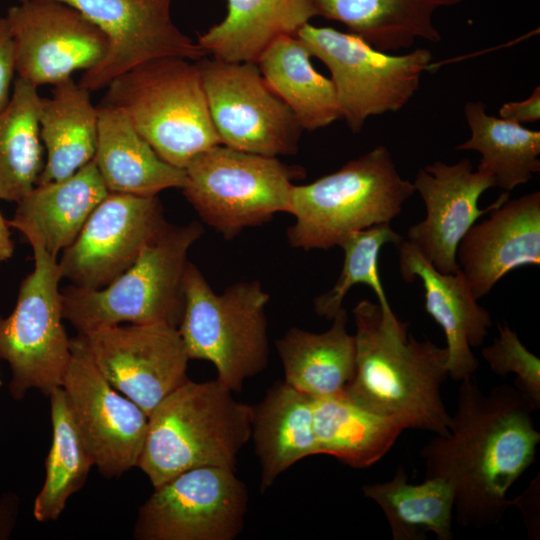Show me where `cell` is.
<instances>
[{"mask_svg": "<svg viewBox=\"0 0 540 540\" xmlns=\"http://www.w3.org/2000/svg\"><path fill=\"white\" fill-rule=\"evenodd\" d=\"M529 400L509 383L487 394L472 377L461 381L449 433L420 452L425 478H441L454 493L453 517L463 527L496 525L513 500L507 493L535 461L540 433Z\"/></svg>", "mask_w": 540, "mask_h": 540, "instance_id": "1", "label": "cell"}, {"mask_svg": "<svg viewBox=\"0 0 540 540\" xmlns=\"http://www.w3.org/2000/svg\"><path fill=\"white\" fill-rule=\"evenodd\" d=\"M356 364L343 393L354 403L407 428L449 433L442 398L447 350L409 333V322L361 300L353 309Z\"/></svg>", "mask_w": 540, "mask_h": 540, "instance_id": "2", "label": "cell"}, {"mask_svg": "<svg viewBox=\"0 0 540 540\" xmlns=\"http://www.w3.org/2000/svg\"><path fill=\"white\" fill-rule=\"evenodd\" d=\"M252 406L236 400L217 380L190 379L166 396L148 416L137 467L157 487L198 467L235 470L251 439Z\"/></svg>", "mask_w": 540, "mask_h": 540, "instance_id": "3", "label": "cell"}, {"mask_svg": "<svg viewBox=\"0 0 540 540\" xmlns=\"http://www.w3.org/2000/svg\"><path fill=\"white\" fill-rule=\"evenodd\" d=\"M102 104L122 111L174 167L185 169L193 157L221 144L196 61L169 56L141 63L109 83Z\"/></svg>", "mask_w": 540, "mask_h": 540, "instance_id": "4", "label": "cell"}, {"mask_svg": "<svg viewBox=\"0 0 540 540\" xmlns=\"http://www.w3.org/2000/svg\"><path fill=\"white\" fill-rule=\"evenodd\" d=\"M203 226L168 224L134 264L101 289L70 285L61 291L63 317L78 331L130 324L179 326L185 306L184 275L188 251Z\"/></svg>", "mask_w": 540, "mask_h": 540, "instance_id": "5", "label": "cell"}, {"mask_svg": "<svg viewBox=\"0 0 540 540\" xmlns=\"http://www.w3.org/2000/svg\"><path fill=\"white\" fill-rule=\"evenodd\" d=\"M414 192L389 150L375 147L312 183L294 185L288 241L306 251L338 246L351 232L390 223Z\"/></svg>", "mask_w": 540, "mask_h": 540, "instance_id": "6", "label": "cell"}, {"mask_svg": "<svg viewBox=\"0 0 540 540\" xmlns=\"http://www.w3.org/2000/svg\"><path fill=\"white\" fill-rule=\"evenodd\" d=\"M184 295L178 331L189 359L211 362L220 384L241 391L244 381L268 363L269 294L258 280L235 283L218 294L198 267L188 262Z\"/></svg>", "mask_w": 540, "mask_h": 540, "instance_id": "7", "label": "cell"}, {"mask_svg": "<svg viewBox=\"0 0 540 540\" xmlns=\"http://www.w3.org/2000/svg\"><path fill=\"white\" fill-rule=\"evenodd\" d=\"M184 170L186 199L227 240L276 213H289L293 181L306 176L299 165L223 144L199 153Z\"/></svg>", "mask_w": 540, "mask_h": 540, "instance_id": "8", "label": "cell"}, {"mask_svg": "<svg viewBox=\"0 0 540 540\" xmlns=\"http://www.w3.org/2000/svg\"><path fill=\"white\" fill-rule=\"evenodd\" d=\"M297 36L329 69L341 118L353 133H359L371 116L402 109L432 61L425 48L392 55L350 32L310 23Z\"/></svg>", "mask_w": 540, "mask_h": 540, "instance_id": "9", "label": "cell"}, {"mask_svg": "<svg viewBox=\"0 0 540 540\" xmlns=\"http://www.w3.org/2000/svg\"><path fill=\"white\" fill-rule=\"evenodd\" d=\"M31 246L34 269L21 282L12 313L0 317V359L10 366L9 391L17 401L29 389L49 396L61 387L71 356L57 258L38 244Z\"/></svg>", "mask_w": 540, "mask_h": 540, "instance_id": "10", "label": "cell"}, {"mask_svg": "<svg viewBox=\"0 0 540 540\" xmlns=\"http://www.w3.org/2000/svg\"><path fill=\"white\" fill-rule=\"evenodd\" d=\"M196 63L221 144L271 157L297 152L303 129L256 63L206 56Z\"/></svg>", "mask_w": 540, "mask_h": 540, "instance_id": "11", "label": "cell"}, {"mask_svg": "<svg viewBox=\"0 0 540 540\" xmlns=\"http://www.w3.org/2000/svg\"><path fill=\"white\" fill-rule=\"evenodd\" d=\"M248 490L235 470L205 466L163 484L140 507L138 540H233L244 527Z\"/></svg>", "mask_w": 540, "mask_h": 540, "instance_id": "12", "label": "cell"}, {"mask_svg": "<svg viewBox=\"0 0 540 540\" xmlns=\"http://www.w3.org/2000/svg\"><path fill=\"white\" fill-rule=\"evenodd\" d=\"M15 70L36 87L56 85L96 67L109 51L106 34L76 8L56 0L19 1L5 16Z\"/></svg>", "mask_w": 540, "mask_h": 540, "instance_id": "13", "label": "cell"}, {"mask_svg": "<svg viewBox=\"0 0 540 540\" xmlns=\"http://www.w3.org/2000/svg\"><path fill=\"white\" fill-rule=\"evenodd\" d=\"M70 348L61 387L99 473L105 478L119 477L138 464L148 416L105 379L83 335L71 338Z\"/></svg>", "mask_w": 540, "mask_h": 540, "instance_id": "14", "label": "cell"}, {"mask_svg": "<svg viewBox=\"0 0 540 540\" xmlns=\"http://www.w3.org/2000/svg\"><path fill=\"white\" fill-rule=\"evenodd\" d=\"M169 223L157 196L108 193L58 261L62 279L101 289L130 268Z\"/></svg>", "mask_w": 540, "mask_h": 540, "instance_id": "15", "label": "cell"}, {"mask_svg": "<svg viewBox=\"0 0 540 540\" xmlns=\"http://www.w3.org/2000/svg\"><path fill=\"white\" fill-rule=\"evenodd\" d=\"M81 335L105 379L147 416L189 380L190 359L177 327L119 324Z\"/></svg>", "mask_w": 540, "mask_h": 540, "instance_id": "16", "label": "cell"}, {"mask_svg": "<svg viewBox=\"0 0 540 540\" xmlns=\"http://www.w3.org/2000/svg\"><path fill=\"white\" fill-rule=\"evenodd\" d=\"M28 1V0H19ZM84 14L109 39V51L78 82L90 92L146 61L182 57L197 61L206 56L197 42L184 34L171 17L172 0H56Z\"/></svg>", "mask_w": 540, "mask_h": 540, "instance_id": "17", "label": "cell"}, {"mask_svg": "<svg viewBox=\"0 0 540 540\" xmlns=\"http://www.w3.org/2000/svg\"><path fill=\"white\" fill-rule=\"evenodd\" d=\"M413 186L425 204L426 217L408 228L406 240L442 273L460 270L456 252L465 233L509 197L504 192L491 205L480 209L481 195L495 187V182L490 174L473 171L469 159L427 165L417 172Z\"/></svg>", "mask_w": 540, "mask_h": 540, "instance_id": "18", "label": "cell"}, {"mask_svg": "<svg viewBox=\"0 0 540 540\" xmlns=\"http://www.w3.org/2000/svg\"><path fill=\"white\" fill-rule=\"evenodd\" d=\"M474 223L461 239L456 259L474 297L491 291L507 273L540 265V192L507 199Z\"/></svg>", "mask_w": 540, "mask_h": 540, "instance_id": "19", "label": "cell"}, {"mask_svg": "<svg viewBox=\"0 0 540 540\" xmlns=\"http://www.w3.org/2000/svg\"><path fill=\"white\" fill-rule=\"evenodd\" d=\"M397 247L402 279L421 280L425 311L444 331L448 377L454 381L472 377L479 362L471 348L482 345L492 327L489 311L478 304L461 270H436L406 239Z\"/></svg>", "mask_w": 540, "mask_h": 540, "instance_id": "20", "label": "cell"}, {"mask_svg": "<svg viewBox=\"0 0 540 540\" xmlns=\"http://www.w3.org/2000/svg\"><path fill=\"white\" fill-rule=\"evenodd\" d=\"M109 193L94 159L73 175L37 184L17 208L9 226L57 258L70 246L96 206Z\"/></svg>", "mask_w": 540, "mask_h": 540, "instance_id": "21", "label": "cell"}, {"mask_svg": "<svg viewBox=\"0 0 540 540\" xmlns=\"http://www.w3.org/2000/svg\"><path fill=\"white\" fill-rule=\"evenodd\" d=\"M94 161L110 193L157 196L186 184L184 169L163 161L117 108L98 107Z\"/></svg>", "mask_w": 540, "mask_h": 540, "instance_id": "22", "label": "cell"}, {"mask_svg": "<svg viewBox=\"0 0 540 540\" xmlns=\"http://www.w3.org/2000/svg\"><path fill=\"white\" fill-rule=\"evenodd\" d=\"M226 15L200 34L198 45L226 62H258L277 39L295 36L317 16L311 0H226Z\"/></svg>", "mask_w": 540, "mask_h": 540, "instance_id": "23", "label": "cell"}, {"mask_svg": "<svg viewBox=\"0 0 540 540\" xmlns=\"http://www.w3.org/2000/svg\"><path fill=\"white\" fill-rule=\"evenodd\" d=\"M260 463V491L299 460L319 455L313 430V398L285 381L274 383L252 407L251 437Z\"/></svg>", "mask_w": 540, "mask_h": 540, "instance_id": "24", "label": "cell"}, {"mask_svg": "<svg viewBox=\"0 0 540 540\" xmlns=\"http://www.w3.org/2000/svg\"><path fill=\"white\" fill-rule=\"evenodd\" d=\"M317 16L337 21L382 52L411 47L417 39L437 43L435 13L461 0H311Z\"/></svg>", "mask_w": 540, "mask_h": 540, "instance_id": "25", "label": "cell"}, {"mask_svg": "<svg viewBox=\"0 0 540 540\" xmlns=\"http://www.w3.org/2000/svg\"><path fill=\"white\" fill-rule=\"evenodd\" d=\"M332 321L325 332L293 327L276 341L284 381L312 398L342 393L354 376L355 337L347 331L346 309L342 307Z\"/></svg>", "mask_w": 540, "mask_h": 540, "instance_id": "26", "label": "cell"}, {"mask_svg": "<svg viewBox=\"0 0 540 540\" xmlns=\"http://www.w3.org/2000/svg\"><path fill=\"white\" fill-rule=\"evenodd\" d=\"M90 93L69 78L42 98L39 125L46 160L37 184L65 179L94 159L99 116Z\"/></svg>", "mask_w": 540, "mask_h": 540, "instance_id": "27", "label": "cell"}, {"mask_svg": "<svg viewBox=\"0 0 540 540\" xmlns=\"http://www.w3.org/2000/svg\"><path fill=\"white\" fill-rule=\"evenodd\" d=\"M313 430L319 454L362 469L382 459L404 429L394 420L359 406L342 392L313 398Z\"/></svg>", "mask_w": 540, "mask_h": 540, "instance_id": "28", "label": "cell"}, {"mask_svg": "<svg viewBox=\"0 0 540 540\" xmlns=\"http://www.w3.org/2000/svg\"><path fill=\"white\" fill-rule=\"evenodd\" d=\"M311 53L297 36L274 41L257 65L271 88L290 108L303 130L326 127L341 118L331 79L315 70Z\"/></svg>", "mask_w": 540, "mask_h": 540, "instance_id": "29", "label": "cell"}, {"mask_svg": "<svg viewBox=\"0 0 540 540\" xmlns=\"http://www.w3.org/2000/svg\"><path fill=\"white\" fill-rule=\"evenodd\" d=\"M399 465L394 476L383 483L362 487L364 496L383 511L394 540H424L433 533L438 540H452L454 493L441 478H425L411 484Z\"/></svg>", "mask_w": 540, "mask_h": 540, "instance_id": "30", "label": "cell"}, {"mask_svg": "<svg viewBox=\"0 0 540 540\" xmlns=\"http://www.w3.org/2000/svg\"><path fill=\"white\" fill-rule=\"evenodd\" d=\"M464 114L471 136L455 149L480 153L477 169L490 174L495 187L510 192L540 171L539 131L488 115L481 101L467 102Z\"/></svg>", "mask_w": 540, "mask_h": 540, "instance_id": "31", "label": "cell"}, {"mask_svg": "<svg viewBox=\"0 0 540 540\" xmlns=\"http://www.w3.org/2000/svg\"><path fill=\"white\" fill-rule=\"evenodd\" d=\"M38 87L16 78L0 110V200L18 202L36 185L43 170Z\"/></svg>", "mask_w": 540, "mask_h": 540, "instance_id": "32", "label": "cell"}, {"mask_svg": "<svg viewBox=\"0 0 540 540\" xmlns=\"http://www.w3.org/2000/svg\"><path fill=\"white\" fill-rule=\"evenodd\" d=\"M49 398L53 437L45 461L44 484L33 507V515L39 522L57 520L69 497L82 488L91 467L95 466L63 388H55Z\"/></svg>", "mask_w": 540, "mask_h": 540, "instance_id": "33", "label": "cell"}, {"mask_svg": "<svg viewBox=\"0 0 540 540\" xmlns=\"http://www.w3.org/2000/svg\"><path fill=\"white\" fill-rule=\"evenodd\" d=\"M403 236L393 230L390 223H380L346 235L339 247L344 252L340 276L334 286L314 299V311L320 317L332 320L342 308L348 291L356 284H365L377 295L382 310L391 312L379 274V254L385 244L398 245Z\"/></svg>", "mask_w": 540, "mask_h": 540, "instance_id": "34", "label": "cell"}, {"mask_svg": "<svg viewBox=\"0 0 540 540\" xmlns=\"http://www.w3.org/2000/svg\"><path fill=\"white\" fill-rule=\"evenodd\" d=\"M482 357L496 375L515 374V387L534 410L540 409V359L524 346L507 323H498V337L483 348Z\"/></svg>", "mask_w": 540, "mask_h": 540, "instance_id": "35", "label": "cell"}, {"mask_svg": "<svg viewBox=\"0 0 540 540\" xmlns=\"http://www.w3.org/2000/svg\"><path fill=\"white\" fill-rule=\"evenodd\" d=\"M16 74L11 33L5 17H0V110L8 103Z\"/></svg>", "mask_w": 540, "mask_h": 540, "instance_id": "36", "label": "cell"}, {"mask_svg": "<svg viewBox=\"0 0 540 540\" xmlns=\"http://www.w3.org/2000/svg\"><path fill=\"white\" fill-rule=\"evenodd\" d=\"M500 118L522 124L532 123L540 119V87L534 88L531 95L516 102L504 103L499 109Z\"/></svg>", "mask_w": 540, "mask_h": 540, "instance_id": "37", "label": "cell"}, {"mask_svg": "<svg viewBox=\"0 0 540 540\" xmlns=\"http://www.w3.org/2000/svg\"><path fill=\"white\" fill-rule=\"evenodd\" d=\"M538 484V478L537 481L534 479L529 488L520 497L513 500L512 503V505H516L521 508L527 529L529 530V534L531 536H539L536 533V529L539 531V526L536 525V521L539 523V517H536V504H538V502L536 503V499L539 498Z\"/></svg>", "mask_w": 540, "mask_h": 540, "instance_id": "38", "label": "cell"}, {"mask_svg": "<svg viewBox=\"0 0 540 540\" xmlns=\"http://www.w3.org/2000/svg\"><path fill=\"white\" fill-rule=\"evenodd\" d=\"M9 223L0 212V263L8 260L14 252Z\"/></svg>", "mask_w": 540, "mask_h": 540, "instance_id": "39", "label": "cell"}, {"mask_svg": "<svg viewBox=\"0 0 540 540\" xmlns=\"http://www.w3.org/2000/svg\"><path fill=\"white\" fill-rule=\"evenodd\" d=\"M0 386H1V380H0Z\"/></svg>", "mask_w": 540, "mask_h": 540, "instance_id": "40", "label": "cell"}]
</instances>
